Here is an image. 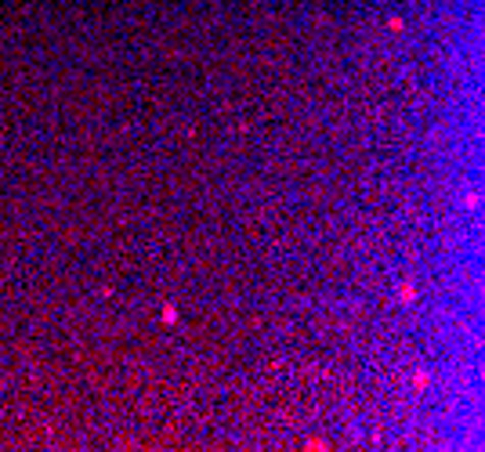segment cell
I'll return each mask as SVG.
<instances>
[{"label":"cell","instance_id":"obj_3","mask_svg":"<svg viewBox=\"0 0 485 452\" xmlns=\"http://www.w3.org/2000/svg\"><path fill=\"white\" fill-rule=\"evenodd\" d=\"M178 318V308H163V322H174Z\"/></svg>","mask_w":485,"mask_h":452},{"label":"cell","instance_id":"obj_2","mask_svg":"<svg viewBox=\"0 0 485 452\" xmlns=\"http://www.w3.org/2000/svg\"><path fill=\"white\" fill-rule=\"evenodd\" d=\"M413 387L424 391V387H427V373H417V376H413Z\"/></svg>","mask_w":485,"mask_h":452},{"label":"cell","instance_id":"obj_1","mask_svg":"<svg viewBox=\"0 0 485 452\" xmlns=\"http://www.w3.org/2000/svg\"><path fill=\"white\" fill-rule=\"evenodd\" d=\"M398 297H402V300L409 304V300L417 297V286H413V282H402V290H398Z\"/></svg>","mask_w":485,"mask_h":452}]
</instances>
